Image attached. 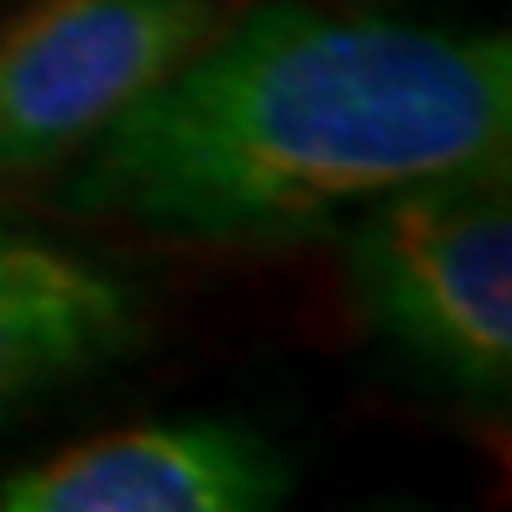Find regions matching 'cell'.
<instances>
[{
	"instance_id": "obj_1",
	"label": "cell",
	"mask_w": 512,
	"mask_h": 512,
	"mask_svg": "<svg viewBox=\"0 0 512 512\" xmlns=\"http://www.w3.org/2000/svg\"><path fill=\"white\" fill-rule=\"evenodd\" d=\"M507 147V32L262 0L89 142L63 199L173 241L283 246Z\"/></svg>"
},
{
	"instance_id": "obj_2",
	"label": "cell",
	"mask_w": 512,
	"mask_h": 512,
	"mask_svg": "<svg viewBox=\"0 0 512 512\" xmlns=\"http://www.w3.org/2000/svg\"><path fill=\"white\" fill-rule=\"evenodd\" d=\"M345 267L366 324L471 398L512 382L507 162L424 178L345 220Z\"/></svg>"
},
{
	"instance_id": "obj_3",
	"label": "cell",
	"mask_w": 512,
	"mask_h": 512,
	"mask_svg": "<svg viewBox=\"0 0 512 512\" xmlns=\"http://www.w3.org/2000/svg\"><path fill=\"white\" fill-rule=\"evenodd\" d=\"M225 21V0H21L0 21V178L79 157Z\"/></svg>"
},
{
	"instance_id": "obj_4",
	"label": "cell",
	"mask_w": 512,
	"mask_h": 512,
	"mask_svg": "<svg viewBox=\"0 0 512 512\" xmlns=\"http://www.w3.org/2000/svg\"><path fill=\"white\" fill-rule=\"evenodd\" d=\"M288 497V455L225 418L110 429L0 481V512H262Z\"/></svg>"
},
{
	"instance_id": "obj_5",
	"label": "cell",
	"mask_w": 512,
	"mask_h": 512,
	"mask_svg": "<svg viewBox=\"0 0 512 512\" xmlns=\"http://www.w3.org/2000/svg\"><path fill=\"white\" fill-rule=\"evenodd\" d=\"M142 335L131 277L32 230H0V424L126 361Z\"/></svg>"
}]
</instances>
